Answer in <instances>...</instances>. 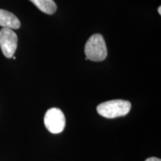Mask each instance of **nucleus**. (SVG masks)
<instances>
[{"label":"nucleus","instance_id":"obj_1","mask_svg":"<svg viewBox=\"0 0 161 161\" xmlns=\"http://www.w3.org/2000/svg\"><path fill=\"white\" fill-rule=\"evenodd\" d=\"M131 104L122 99L110 100L98 104L96 108L98 114L108 119H114L126 116L130 112Z\"/></svg>","mask_w":161,"mask_h":161},{"label":"nucleus","instance_id":"obj_4","mask_svg":"<svg viewBox=\"0 0 161 161\" xmlns=\"http://www.w3.org/2000/svg\"><path fill=\"white\" fill-rule=\"evenodd\" d=\"M17 41V35L12 29L3 28L0 30V48L6 58H11L14 55Z\"/></svg>","mask_w":161,"mask_h":161},{"label":"nucleus","instance_id":"obj_3","mask_svg":"<svg viewBox=\"0 0 161 161\" xmlns=\"http://www.w3.org/2000/svg\"><path fill=\"white\" fill-rule=\"evenodd\" d=\"M44 124L47 130L52 134H59L65 128V116L59 108H50L46 111L44 116Z\"/></svg>","mask_w":161,"mask_h":161},{"label":"nucleus","instance_id":"obj_2","mask_svg":"<svg viewBox=\"0 0 161 161\" xmlns=\"http://www.w3.org/2000/svg\"><path fill=\"white\" fill-rule=\"evenodd\" d=\"M86 58L92 61H102L108 55V49L103 36L100 34L92 35L85 44Z\"/></svg>","mask_w":161,"mask_h":161},{"label":"nucleus","instance_id":"obj_7","mask_svg":"<svg viewBox=\"0 0 161 161\" xmlns=\"http://www.w3.org/2000/svg\"><path fill=\"white\" fill-rule=\"evenodd\" d=\"M145 161H161L160 158H154V157H152V158H149L148 159H146Z\"/></svg>","mask_w":161,"mask_h":161},{"label":"nucleus","instance_id":"obj_6","mask_svg":"<svg viewBox=\"0 0 161 161\" xmlns=\"http://www.w3.org/2000/svg\"><path fill=\"white\" fill-rule=\"evenodd\" d=\"M38 9L47 14H53L57 10V5L53 0H29Z\"/></svg>","mask_w":161,"mask_h":161},{"label":"nucleus","instance_id":"obj_8","mask_svg":"<svg viewBox=\"0 0 161 161\" xmlns=\"http://www.w3.org/2000/svg\"><path fill=\"white\" fill-rule=\"evenodd\" d=\"M158 13H159V14H161V6H160V7L158 8Z\"/></svg>","mask_w":161,"mask_h":161},{"label":"nucleus","instance_id":"obj_5","mask_svg":"<svg viewBox=\"0 0 161 161\" xmlns=\"http://www.w3.org/2000/svg\"><path fill=\"white\" fill-rule=\"evenodd\" d=\"M21 25L19 20L14 14L0 9V26L11 29H18Z\"/></svg>","mask_w":161,"mask_h":161}]
</instances>
